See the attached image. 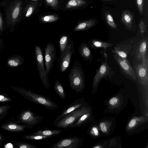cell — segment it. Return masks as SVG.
Wrapping results in <instances>:
<instances>
[{
    "instance_id": "6da1fadb",
    "label": "cell",
    "mask_w": 148,
    "mask_h": 148,
    "mask_svg": "<svg viewBox=\"0 0 148 148\" xmlns=\"http://www.w3.org/2000/svg\"><path fill=\"white\" fill-rule=\"evenodd\" d=\"M82 67L77 61H75L69 74L70 86L76 93L82 92L85 88V75Z\"/></svg>"
},
{
    "instance_id": "7a4b0ae2",
    "label": "cell",
    "mask_w": 148,
    "mask_h": 148,
    "mask_svg": "<svg viewBox=\"0 0 148 148\" xmlns=\"http://www.w3.org/2000/svg\"><path fill=\"white\" fill-rule=\"evenodd\" d=\"M11 87L13 89L20 92L27 99L41 105L47 109L53 110L57 109L59 108L57 103L47 97L35 93L22 88L14 86Z\"/></svg>"
},
{
    "instance_id": "3957f363",
    "label": "cell",
    "mask_w": 148,
    "mask_h": 148,
    "mask_svg": "<svg viewBox=\"0 0 148 148\" xmlns=\"http://www.w3.org/2000/svg\"><path fill=\"white\" fill-rule=\"evenodd\" d=\"M131 54L135 62L148 67V38L145 36L138 41Z\"/></svg>"
},
{
    "instance_id": "277c9868",
    "label": "cell",
    "mask_w": 148,
    "mask_h": 148,
    "mask_svg": "<svg viewBox=\"0 0 148 148\" xmlns=\"http://www.w3.org/2000/svg\"><path fill=\"white\" fill-rule=\"evenodd\" d=\"M22 10L21 0H14L10 4L6 12L7 23L10 32L14 30L15 27L19 21Z\"/></svg>"
},
{
    "instance_id": "5b68a950",
    "label": "cell",
    "mask_w": 148,
    "mask_h": 148,
    "mask_svg": "<svg viewBox=\"0 0 148 148\" xmlns=\"http://www.w3.org/2000/svg\"><path fill=\"white\" fill-rule=\"evenodd\" d=\"M90 111V108L85 104L66 115L54 125L58 128H70L82 115Z\"/></svg>"
},
{
    "instance_id": "8992f818",
    "label": "cell",
    "mask_w": 148,
    "mask_h": 148,
    "mask_svg": "<svg viewBox=\"0 0 148 148\" xmlns=\"http://www.w3.org/2000/svg\"><path fill=\"white\" fill-rule=\"evenodd\" d=\"M101 62L100 67L96 73L93 80V90L95 89L98 87L101 80L103 78L109 76L110 77L113 75L112 71L108 64L107 60L108 56L104 50L101 52Z\"/></svg>"
},
{
    "instance_id": "52a82bcc",
    "label": "cell",
    "mask_w": 148,
    "mask_h": 148,
    "mask_svg": "<svg viewBox=\"0 0 148 148\" xmlns=\"http://www.w3.org/2000/svg\"><path fill=\"white\" fill-rule=\"evenodd\" d=\"M138 40L135 37H132L116 44L112 53L128 60L127 57L132 53Z\"/></svg>"
},
{
    "instance_id": "ba28073f",
    "label": "cell",
    "mask_w": 148,
    "mask_h": 148,
    "mask_svg": "<svg viewBox=\"0 0 148 148\" xmlns=\"http://www.w3.org/2000/svg\"><path fill=\"white\" fill-rule=\"evenodd\" d=\"M35 54L37 69L40 80L44 87L49 89L50 86L48 75L46 73L44 65L43 53L41 48L38 45H36L35 47Z\"/></svg>"
},
{
    "instance_id": "9c48e42d",
    "label": "cell",
    "mask_w": 148,
    "mask_h": 148,
    "mask_svg": "<svg viewBox=\"0 0 148 148\" xmlns=\"http://www.w3.org/2000/svg\"><path fill=\"white\" fill-rule=\"evenodd\" d=\"M133 69L138 81L145 91L148 87V67L138 63H134Z\"/></svg>"
},
{
    "instance_id": "30bf717a",
    "label": "cell",
    "mask_w": 148,
    "mask_h": 148,
    "mask_svg": "<svg viewBox=\"0 0 148 148\" xmlns=\"http://www.w3.org/2000/svg\"><path fill=\"white\" fill-rule=\"evenodd\" d=\"M84 140L76 136L62 138L53 144L49 148H78Z\"/></svg>"
},
{
    "instance_id": "8fae6325",
    "label": "cell",
    "mask_w": 148,
    "mask_h": 148,
    "mask_svg": "<svg viewBox=\"0 0 148 148\" xmlns=\"http://www.w3.org/2000/svg\"><path fill=\"white\" fill-rule=\"evenodd\" d=\"M44 51L46 72L48 75L55 62L56 57V48L53 44L49 43L45 47Z\"/></svg>"
},
{
    "instance_id": "7c38bea8",
    "label": "cell",
    "mask_w": 148,
    "mask_h": 148,
    "mask_svg": "<svg viewBox=\"0 0 148 148\" xmlns=\"http://www.w3.org/2000/svg\"><path fill=\"white\" fill-rule=\"evenodd\" d=\"M113 57L123 74L133 80H137L134 71L128 60H125L115 54H114Z\"/></svg>"
},
{
    "instance_id": "4fadbf2b",
    "label": "cell",
    "mask_w": 148,
    "mask_h": 148,
    "mask_svg": "<svg viewBox=\"0 0 148 148\" xmlns=\"http://www.w3.org/2000/svg\"><path fill=\"white\" fill-rule=\"evenodd\" d=\"M43 119L42 116L29 110L24 111L21 117V120L22 122L32 127L39 123Z\"/></svg>"
},
{
    "instance_id": "5bb4252c",
    "label": "cell",
    "mask_w": 148,
    "mask_h": 148,
    "mask_svg": "<svg viewBox=\"0 0 148 148\" xmlns=\"http://www.w3.org/2000/svg\"><path fill=\"white\" fill-rule=\"evenodd\" d=\"M84 105V101L82 98L77 99L64 108L61 113L55 118L52 124L54 125L66 115Z\"/></svg>"
},
{
    "instance_id": "9a60e30c",
    "label": "cell",
    "mask_w": 148,
    "mask_h": 148,
    "mask_svg": "<svg viewBox=\"0 0 148 148\" xmlns=\"http://www.w3.org/2000/svg\"><path fill=\"white\" fill-rule=\"evenodd\" d=\"M74 52V45L71 47L58 60L59 68L62 72H64L69 67L72 55Z\"/></svg>"
},
{
    "instance_id": "2e32d148",
    "label": "cell",
    "mask_w": 148,
    "mask_h": 148,
    "mask_svg": "<svg viewBox=\"0 0 148 148\" xmlns=\"http://www.w3.org/2000/svg\"><path fill=\"white\" fill-rule=\"evenodd\" d=\"M59 45L60 57H61L71 47L74 45V42L69 36L67 35L63 34L59 38Z\"/></svg>"
},
{
    "instance_id": "e0dca14e",
    "label": "cell",
    "mask_w": 148,
    "mask_h": 148,
    "mask_svg": "<svg viewBox=\"0 0 148 148\" xmlns=\"http://www.w3.org/2000/svg\"><path fill=\"white\" fill-rule=\"evenodd\" d=\"M79 51L80 55L83 58L88 62H91L92 57L91 52L89 46L86 42L83 41L80 45Z\"/></svg>"
},
{
    "instance_id": "ac0fdd59",
    "label": "cell",
    "mask_w": 148,
    "mask_h": 148,
    "mask_svg": "<svg viewBox=\"0 0 148 148\" xmlns=\"http://www.w3.org/2000/svg\"><path fill=\"white\" fill-rule=\"evenodd\" d=\"M24 62V59L21 56L15 54L8 58L6 62L7 66L11 68L16 67L22 65Z\"/></svg>"
},
{
    "instance_id": "d6986e66",
    "label": "cell",
    "mask_w": 148,
    "mask_h": 148,
    "mask_svg": "<svg viewBox=\"0 0 148 148\" xmlns=\"http://www.w3.org/2000/svg\"><path fill=\"white\" fill-rule=\"evenodd\" d=\"M147 118L145 116H135L129 121L126 127L127 131H131L136 128L139 125L146 122Z\"/></svg>"
},
{
    "instance_id": "ffe728a7",
    "label": "cell",
    "mask_w": 148,
    "mask_h": 148,
    "mask_svg": "<svg viewBox=\"0 0 148 148\" xmlns=\"http://www.w3.org/2000/svg\"><path fill=\"white\" fill-rule=\"evenodd\" d=\"M88 45L90 47L94 49L110 48L113 45V44L94 38L88 41Z\"/></svg>"
},
{
    "instance_id": "44dd1931",
    "label": "cell",
    "mask_w": 148,
    "mask_h": 148,
    "mask_svg": "<svg viewBox=\"0 0 148 148\" xmlns=\"http://www.w3.org/2000/svg\"><path fill=\"white\" fill-rule=\"evenodd\" d=\"M133 16L127 10L124 11L122 13L121 21L123 23L128 29H131L133 23Z\"/></svg>"
},
{
    "instance_id": "7402d4cb",
    "label": "cell",
    "mask_w": 148,
    "mask_h": 148,
    "mask_svg": "<svg viewBox=\"0 0 148 148\" xmlns=\"http://www.w3.org/2000/svg\"><path fill=\"white\" fill-rule=\"evenodd\" d=\"M95 24V21L92 20L84 21L78 24L74 29V32L85 30L93 27Z\"/></svg>"
},
{
    "instance_id": "603a6c76",
    "label": "cell",
    "mask_w": 148,
    "mask_h": 148,
    "mask_svg": "<svg viewBox=\"0 0 148 148\" xmlns=\"http://www.w3.org/2000/svg\"><path fill=\"white\" fill-rule=\"evenodd\" d=\"M62 130L60 129L39 130L33 132L32 134L50 136L51 137L60 134Z\"/></svg>"
},
{
    "instance_id": "cb8c5ba5",
    "label": "cell",
    "mask_w": 148,
    "mask_h": 148,
    "mask_svg": "<svg viewBox=\"0 0 148 148\" xmlns=\"http://www.w3.org/2000/svg\"><path fill=\"white\" fill-rule=\"evenodd\" d=\"M90 111L82 115L70 128L79 127L83 125L90 118L91 116Z\"/></svg>"
},
{
    "instance_id": "d4e9b609",
    "label": "cell",
    "mask_w": 148,
    "mask_h": 148,
    "mask_svg": "<svg viewBox=\"0 0 148 148\" xmlns=\"http://www.w3.org/2000/svg\"><path fill=\"white\" fill-rule=\"evenodd\" d=\"M54 87L56 92L60 98L64 100L66 98V93L61 82L56 80L54 82Z\"/></svg>"
},
{
    "instance_id": "484cf974",
    "label": "cell",
    "mask_w": 148,
    "mask_h": 148,
    "mask_svg": "<svg viewBox=\"0 0 148 148\" xmlns=\"http://www.w3.org/2000/svg\"><path fill=\"white\" fill-rule=\"evenodd\" d=\"M86 3V2L84 0H70L67 3L66 8H77L84 5Z\"/></svg>"
},
{
    "instance_id": "4316f807",
    "label": "cell",
    "mask_w": 148,
    "mask_h": 148,
    "mask_svg": "<svg viewBox=\"0 0 148 148\" xmlns=\"http://www.w3.org/2000/svg\"><path fill=\"white\" fill-rule=\"evenodd\" d=\"M37 5V3L35 2L30 4L27 7L25 11V17H29L32 14Z\"/></svg>"
},
{
    "instance_id": "83f0119b",
    "label": "cell",
    "mask_w": 148,
    "mask_h": 148,
    "mask_svg": "<svg viewBox=\"0 0 148 148\" xmlns=\"http://www.w3.org/2000/svg\"><path fill=\"white\" fill-rule=\"evenodd\" d=\"M25 126L15 124H10L3 127V128L7 130L12 131H21L23 130Z\"/></svg>"
},
{
    "instance_id": "f1b7e54d",
    "label": "cell",
    "mask_w": 148,
    "mask_h": 148,
    "mask_svg": "<svg viewBox=\"0 0 148 148\" xmlns=\"http://www.w3.org/2000/svg\"><path fill=\"white\" fill-rule=\"evenodd\" d=\"M120 100L117 97H114L111 98L108 101V104L111 108H116L120 104Z\"/></svg>"
},
{
    "instance_id": "f546056e",
    "label": "cell",
    "mask_w": 148,
    "mask_h": 148,
    "mask_svg": "<svg viewBox=\"0 0 148 148\" xmlns=\"http://www.w3.org/2000/svg\"><path fill=\"white\" fill-rule=\"evenodd\" d=\"M59 19L58 17L54 15H50L43 16L40 18L41 21L44 23H50L56 21Z\"/></svg>"
},
{
    "instance_id": "4dcf8cb0",
    "label": "cell",
    "mask_w": 148,
    "mask_h": 148,
    "mask_svg": "<svg viewBox=\"0 0 148 148\" xmlns=\"http://www.w3.org/2000/svg\"><path fill=\"white\" fill-rule=\"evenodd\" d=\"M106 18L107 23L109 25L116 30H118L117 25L115 23L111 15L109 14H106Z\"/></svg>"
},
{
    "instance_id": "1f68e13d",
    "label": "cell",
    "mask_w": 148,
    "mask_h": 148,
    "mask_svg": "<svg viewBox=\"0 0 148 148\" xmlns=\"http://www.w3.org/2000/svg\"><path fill=\"white\" fill-rule=\"evenodd\" d=\"M110 122L107 121L101 122L99 125L100 128L104 133H107L109 130L110 125Z\"/></svg>"
},
{
    "instance_id": "d6a6232c",
    "label": "cell",
    "mask_w": 148,
    "mask_h": 148,
    "mask_svg": "<svg viewBox=\"0 0 148 148\" xmlns=\"http://www.w3.org/2000/svg\"><path fill=\"white\" fill-rule=\"evenodd\" d=\"M51 137V136L39 135L32 134L24 136L25 138L34 140H43Z\"/></svg>"
},
{
    "instance_id": "836d02e7",
    "label": "cell",
    "mask_w": 148,
    "mask_h": 148,
    "mask_svg": "<svg viewBox=\"0 0 148 148\" xmlns=\"http://www.w3.org/2000/svg\"><path fill=\"white\" fill-rule=\"evenodd\" d=\"M139 29L140 32L142 36L147 32V28L146 25L144 22L141 20L139 24Z\"/></svg>"
},
{
    "instance_id": "e575fe53",
    "label": "cell",
    "mask_w": 148,
    "mask_h": 148,
    "mask_svg": "<svg viewBox=\"0 0 148 148\" xmlns=\"http://www.w3.org/2000/svg\"><path fill=\"white\" fill-rule=\"evenodd\" d=\"M47 3L54 8H56L58 6V0H45Z\"/></svg>"
},
{
    "instance_id": "d590c367",
    "label": "cell",
    "mask_w": 148,
    "mask_h": 148,
    "mask_svg": "<svg viewBox=\"0 0 148 148\" xmlns=\"http://www.w3.org/2000/svg\"><path fill=\"white\" fill-rule=\"evenodd\" d=\"M136 2L138 11L142 14L143 10L144 0H136Z\"/></svg>"
},
{
    "instance_id": "8d00e7d4",
    "label": "cell",
    "mask_w": 148,
    "mask_h": 148,
    "mask_svg": "<svg viewBox=\"0 0 148 148\" xmlns=\"http://www.w3.org/2000/svg\"><path fill=\"white\" fill-rule=\"evenodd\" d=\"M91 135L94 136H98L99 135V131L98 128L96 126H93L91 128L90 131Z\"/></svg>"
},
{
    "instance_id": "74e56055",
    "label": "cell",
    "mask_w": 148,
    "mask_h": 148,
    "mask_svg": "<svg viewBox=\"0 0 148 148\" xmlns=\"http://www.w3.org/2000/svg\"><path fill=\"white\" fill-rule=\"evenodd\" d=\"M3 22L2 16L0 12V36H1L4 31Z\"/></svg>"
},
{
    "instance_id": "f35d334b",
    "label": "cell",
    "mask_w": 148,
    "mask_h": 148,
    "mask_svg": "<svg viewBox=\"0 0 148 148\" xmlns=\"http://www.w3.org/2000/svg\"><path fill=\"white\" fill-rule=\"evenodd\" d=\"M10 99L2 95H0V101L5 102L8 101H9Z\"/></svg>"
},
{
    "instance_id": "ab89813d",
    "label": "cell",
    "mask_w": 148,
    "mask_h": 148,
    "mask_svg": "<svg viewBox=\"0 0 148 148\" xmlns=\"http://www.w3.org/2000/svg\"><path fill=\"white\" fill-rule=\"evenodd\" d=\"M4 45L3 41L2 39L0 38V51L4 47Z\"/></svg>"
},
{
    "instance_id": "60d3db41",
    "label": "cell",
    "mask_w": 148,
    "mask_h": 148,
    "mask_svg": "<svg viewBox=\"0 0 148 148\" xmlns=\"http://www.w3.org/2000/svg\"><path fill=\"white\" fill-rule=\"evenodd\" d=\"M7 108V107L5 106L0 107V114L4 112L6 109Z\"/></svg>"
},
{
    "instance_id": "b9f144b4",
    "label": "cell",
    "mask_w": 148,
    "mask_h": 148,
    "mask_svg": "<svg viewBox=\"0 0 148 148\" xmlns=\"http://www.w3.org/2000/svg\"><path fill=\"white\" fill-rule=\"evenodd\" d=\"M5 147L6 148H12L13 146L10 143H9L7 144L6 146Z\"/></svg>"
},
{
    "instance_id": "7bdbcfd3",
    "label": "cell",
    "mask_w": 148,
    "mask_h": 148,
    "mask_svg": "<svg viewBox=\"0 0 148 148\" xmlns=\"http://www.w3.org/2000/svg\"><path fill=\"white\" fill-rule=\"evenodd\" d=\"M31 0L34 1H38L39 0Z\"/></svg>"
},
{
    "instance_id": "ee69618b",
    "label": "cell",
    "mask_w": 148,
    "mask_h": 148,
    "mask_svg": "<svg viewBox=\"0 0 148 148\" xmlns=\"http://www.w3.org/2000/svg\"><path fill=\"white\" fill-rule=\"evenodd\" d=\"M106 0V1H110V0Z\"/></svg>"
},
{
    "instance_id": "f6af8a7d",
    "label": "cell",
    "mask_w": 148,
    "mask_h": 148,
    "mask_svg": "<svg viewBox=\"0 0 148 148\" xmlns=\"http://www.w3.org/2000/svg\"><path fill=\"white\" fill-rule=\"evenodd\" d=\"M1 51H0V55H1Z\"/></svg>"
},
{
    "instance_id": "bcb514c9",
    "label": "cell",
    "mask_w": 148,
    "mask_h": 148,
    "mask_svg": "<svg viewBox=\"0 0 148 148\" xmlns=\"http://www.w3.org/2000/svg\"></svg>"
}]
</instances>
